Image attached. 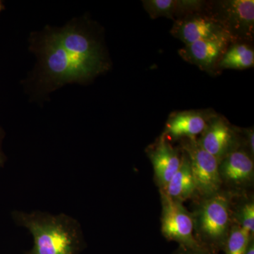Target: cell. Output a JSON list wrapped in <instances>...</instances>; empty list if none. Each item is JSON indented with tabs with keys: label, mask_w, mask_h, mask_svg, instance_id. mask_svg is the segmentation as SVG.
Instances as JSON below:
<instances>
[{
	"label": "cell",
	"mask_w": 254,
	"mask_h": 254,
	"mask_svg": "<svg viewBox=\"0 0 254 254\" xmlns=\"http://www.w3.org/2000/svg\"><path fill=\"white\" fill-rule=\"evenodd\" d=\"M12 218L33 236V248L25 254H79L86 247L79 222L66 214L14 211Z\"/></svg>",
	"instance_id": "6da1fadb"
},
{
	"label": "cell",
	"mask_w": 254,
	"mask_h": 254,
	"mask_svg": "<svg viewBox=\"0 0 254 254\" xmlns=\"http://www.w3.org/2000/svg\"><path fill=\"white\" fill-rule=\"evenodd\" d=\"M237 193L225 190L212 196L197 198L193 212V232L198 245L218 254L232 225V205Z\"/></svg>",
	"instance_id": "7a4b0ae2"
},
{
	"label": "cell",
	"mask_w": 254,
	"mask_h": 254,
	"mask_svg": "<svg viewBox=\"0 0 254 254\" xmlns=\"http://www.w3.org/2000/svg\"><path fill=\"white\" fill-rule=\"evenodd\" d=\"M38 52L41 55L43 74L47 82L53 86L89 80L72 57L61 46L54 32L49 31L43 37Z\"/></svg>",
	"instance_id": "3957f363"
},
{
	"label": "cell",
	"mask_w": 254,
	"mask_h": 254,
	"mask_svg": "<svg viewBox=\"0 0 254 254\" xmlns=\"http://www.w3.org/2000/svg\"><path fill=\"white\" fill-rule=\"evenodd\" d=\"M53 32L61 46L72 57L89 79L107 69L108 64L100 45L80 26L67 25Z\"/></svg>",
	"instance_id": "277c9868"
},
{
	"label": "cell",
	"mask_w": 254,
	"mask_h": 254,
	"mask_svg": "<svg viewBox=\"0 0 254 254\" xmlns=\"http://www.w3.org/2000/svg\"><path fill=\"white\" fill-rule=\"evenodd\" d=\"M181 150L186 153L190 161L195 198H208L222 190L218 160L203 149L196 138L182 139Z\"/></svg>",
	"instance_id": "5b68a950"
},
{
	"label": "cell",
	"mask_w": 254,
	"mask_h": 254,
	"mask_svg": "<svg viewBox=\"0 0 254 254\" xmlns=\"http://www.w3.org/2000/svg\"><path fill=\"white\" fill-rule=\"evenodd\" d=\"M210 13L221 23L232 43H246L253 40L254 0L218 1Z\"/></svg>",
	"instance_id": "8992f818"
},
{
	"label": "cell",
	"mask_w": 254,
	"mask_h": 254,
	"mask_svg": "<svg viewBox=\"0 0 254 254\" xmlns=\"http://www.w3.org/2000/svg\"><path fill=\"white\" fill-rule=\"evenodd\" d=\"M161 199V232L166 240L173 241L179 246L200 247L193 232L192 214L184 203L169 198L160 191Z\"/></svg>",
	"instance_id": "52a82bcc"
},
{
	"label": "cell",
	"mask_w": 254,
	"mask_h": 254,
	"mask_svg": "<svg viewBox=\"0 0 254 254\" xmlns=\"http://www.w3.org/2000/svg\"><path fill=\"white\" fill-rule=\"evenodd\" d=\"M219 174L222 190L246 193L254 185V157L244 147H239L219 163Z\"/></svg>",
	"instance_id": "ba28073f"
},
{
	"label": "cell",
	"mask_w": 254,
	"mask_h": 254,
	"mask_svg": "<svg viewBox=\"0 0 254 254\" xmlns=\"http://www.w3.org/2000/svg\"><path fill=\"white\" fill-rule=\"evenodd\" d=\"M170 33L185 45L215 39H227L232 43L225 28L210 11L193 13L177 20Z\"/></svg>",
	"instance_id": "9c48e42d"
},
{
	"label": "cell",
	"mask_w": 254,
	"mask_h": 254,
	"mask_svg": "<svg viewBox=\"0 0 254 254\" xmlns=\"http://www.w3.org/2000/svg\"><path fill=\"white\" fill-rule=\"evenodd\" d=\"M197 141L219 163L230 152L242 146L237 128L222 117L214 115Z\"/></svg>",
	"instance_id": "30bf717a"
},
{
	"label": "cell",
	"mask_w": 254,
	"mask_h": 254,
	"mask_svg": "<svg viewBox=\"0 0 254 254\" xmlns=\"http://www.w3.org/2000/svg\"><path fill=\"white\" fill-rule=\"evenodd\" d=\"M146 153L153 166L155 183L159 190H163L180 168L181 149L174 148L168 138L162 134L158 141L148 146Z\"/></svg>",
	"instance_id": "8fae6325"
},
{
	"label": "cell",
	"mask_w": 254,
	"mask_h": 254,
	"mask_svg": "<svg viewBox=\"0 0 254 254\" xmlns=\"http://www.w3.org/2000/svg\"><path fill=\"white\" fill-rule=\"evenodd\" d=\"M230 43L227 39L205 40L185 45L179 53L187 63L212 72Z\"/></svg>",
	"instance_id": "7c38bea8"
},
{
	"label": "cell",
	"mask_w": 254,
	"mask_h": 254,
	"mask_svg": "<svg viewBox=\"0 0 254 254\" xmlns=\"http://www.w3.org/2000/svg\"><path fill=\"white\" fill-rule=\"evenodd\" d=\"M213 115L199 111L174 113L167 121L163 134L172 139H195L204 131Z\"/></svg>",
	"instance_id": "4fadbf2b"
},
{
	"label": "cell",
	"mask_w": 254,
	"mask_h": 254,
	"mask_svg": "<svg viewBox=\"0 0 254 254\" xmlns=\"http://www.w3.org/2000/svg\"><path fill=\"white\" fill-rule=\"evenodd\" d=\"M206 3L197 0H145L143 7L151 18L165 17L177 21L187 15L205 11Z\"/></svg>",
	"instance_id": "5bb4252c"
},
{
	"label": "cell",
	"mask_w": 254,
	"mask_h": 254,
	"mask_svg": "<svg viewBox=\"0 0 254 254\" xmlns=\"http://www.w3.org/2000/svg\"><path fill=\"white\" fill-rule=\"evenodd\" d=\"M181 151L182 156L180 168L166 187L159 190L171 199L184 203L187 200L195 198V187L188 157L183 150Z\"/></svg>",
	"instance_id": "9a60e30c"
},
{
	"label": "cell",
	"mask_w": 254,
	"mask_h": 254,
	"mask_svg": "<svg viewBox=\"0 0 254 254\" xmlns=\"http://www.w3.org/2000/svg\"><path fill=\"white\" fill-rule=\"evenodd\" d=\"M253 48L246 43H232L219 60L217 68L222 69L243 70L253 67Z\"/></svg>",
	"instance_id": "2e32d148"
},
{
	"label": "cell",
	"mask_w": 254,
	"mask_h": 254,
	"mask_svg": "<svg viewBox=\"0 0 254 254\" xmlns=\"http://www.w3.org/2000/svg\"><path fill=\"white\" fill-rule=\"evenodd\" d=\"M242 198L232 205V220L252 236H254V200L253 196L242 193ZM235 198V197H234Z\"/></svg>",
	"instance_id": "e0dca14e"
},
{
	"label": "cell",
	"mask_w": 254,
	"mask_h": 254,
	"mask_svg": "<svg viewBox=\"0 0 254 254\" xmlns=\"http://www.w3.org/2000/svg\"><path fill=\"white\" fill-rule=\"evenodd\" d=\"M252 236L232 222L223 250L225 254H245Z\"/></svg>",
	"instance_id": "ac0fdd59"
},
{
	"label": "cell",
	"mask_w": 254,
	"mask_h": 254,
	"mask_svg": "<svg viewBox=\"0 0 254 254\" xmlns=\"http://www.w3.org/2000/svg\"><path fill=\"white\" fill-rule=\"evenodd\" d=\"M241 133L243 135L244 144L245 148L254 158V127L242 128Z\"/></svg>",
	"instance_id": "d6986e66"
},
{
	"label": "cell",
	"mask_w": 254,
	"mask_h": 254,
	"mask_svg": "<svg viewBox=\"0 0 254 254\" xmlns=\"http://www.w3.org/2000/svg\"><path fill=\"white\" fill-rule=\"evenodd\" d=\"M173 254H217L202 247H189L179 246Z\"/></svg>",
	"instance_id": "ffe728a7"
},
{
	"label": "cell",
	"mask_w": 254,
	"mask_h": 254,
	"mask_svg": "<svg viewBox=\"0 0 254 254\" xmlns=\"http://www.w3.org/2000/svg\"><path fill=\"white\" fill-rule=\"evenodd\" d=\"M245 254H254V236L251 237Z\"/></svg>",
	"instance_id": "44dd1931"
},
{
	"label": "cell",
	"mask_w": 254,
	"mask_h": 254,
	"mask_svg": "<svg viewBox=\"0 0 254 254\" xmlns=\"http://www.w3.org/2000/svg\"><path fill=\"white\" fill-rule=\"evenodd\" d=\"M1 139H2V133L0 130V145H1ZM5 162V156L1 152V148H0V167L3 166Z\"/></svg>",
	"instance_id": "7402d4cb"
},
{
	"label": "cell",
	"mask_w": 254,
	"mask_h": 254,
	"mask_svg": "<svg viewBox=\"0 0 254 254\" xmlns=\"http://www.w3.org/2000/svg\"><path fill=\"white\" fill-rule=\"evenodd\" d=\"M4 5L3 4L2 1L0 0V13H1V11L4 9Z\"/></svg>",
	"instance_id": "603a6c76"
}]
</instances>
